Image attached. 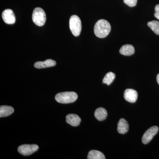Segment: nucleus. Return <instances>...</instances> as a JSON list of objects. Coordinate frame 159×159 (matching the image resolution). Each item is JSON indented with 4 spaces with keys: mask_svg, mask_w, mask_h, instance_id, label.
Here are the masks:
<instances>
[{
    "mask_svg": "<svg viewBox=\"0 0 159 159\" xmlns=\"http://www.w3.org/2000/svg\"><path fill=\"white\" fill-rule=\"evenodd\" d=\"M47 17L45 12L39 7L35 8L32 13V20L38 26H42L45 24Z\"/></svg>",
    "mask_w": 159,
    "mask_h": 159,
    "instance_id": "3",
    "label": "nucleus"
},
{
    "mask_svg": "<svg viewBox=\"0 0 159 159\" xmlns=\"http://www.w3.org/2000/svg\"><path fill=\"white\" fill-rule=\"evenodd\" d=\"M94 115L98 121H102L105 120L107 117V111L103 107H99L95 111Z\"/></svg>",
    "mask_w": 159,
    "mask_h": 159,
    "instance_id": "12",
    "label": "nucleus"
},
{
    "mask_svg": "<svg viewBox=\"0 0 159 159\" xmlns=\"http://www.w3.org/2000/svg\"><path fill=\"white\" fill-rule=\"evenodd\" d=\"M70 28L71 32L75 36H78L81 32V22L77 15H73L70 20Z\"/></svg>",
    "mask_w": 159,
    "mask_h": 159,
    "instance_id": "4",
    "label": "nucleus"
},
{
    "mask_svg": "<svg viewBox=\"0 0 159 159\" xmlns=\"http://www.w3.org/2000/svg\"><path fill=\"white\" fill-rule=\"evenodd\" d=\"M66 121L72 126H78L81 122V119L76 114H69L66 117Z\"/></svg>",
    "mask_w": 159,
    "mask_h": 159,
    "instance_id": "9",
    "label": "nucleus"
},
{
    "mask_svg": "<svg viewBox=\"0 0 159 159\" xmlns=\"http://www.w3.org/2000/svg\"><path fill=\"white\" fill-rule=\"evenodd\" d=\"M159 128L157 126H153L148 129L144 134L142 138V143L147 144L152 140L155 135L158 133Z\"/></svg>",
    "mask_w": 159,
    "mask_h": 159,
    "instance_id": "6",
    "label": "nucleus"
},
{
    "mask_svg": "<svg viewBox=\"0 0 159 159\" xmlns=\"http://www.w3.org/2000/svg\"><path fill=\"white\" fill-rule=\"evenodd\" d=\"M87 158L88 159H105L104 155L98 150H91L89 152Z\"/></svg>",
    "mask_w": 159,
    "mask_h": 159,
    "instance_id": "15",
    "label": "nucleus"
},
{
    "mask_svg": "<svg viewBox=\"0 0 159 159\" xmlns=\"http://www.w3.org/2000/svg\"><path fill=\"white\" fill-rule=\"evenodd\" d=\"M14 108L9 106H1L0 107V117H5L10 116L14 112Z\"/></svg>",
    "mask_w": 159,
    "mask_h": 159,
    "instance_id": "14",
    "label": "nucleus"
},
{
    "mask_svg": "<svg viewBox=\"0 0 159 159\" xmlns=\"http://www.w3.org/2000/svg\"><path fill=\"white\" fill-rule=\"evenodd\" d=\"M56 65V62L55 61L52 59H48L44 61H37L35 62L34 66L37 69H43L53 67Z\"/></svg>",
    "mask_w": 159,
    "mask_h": 159,
    "instance_id": "10",
    "label": "nucleus"
},
{
    "mask_svg": "<svg viewBox=\"0 0 159 159\" xmlns=\"http://www.w3.org/2000/svg\"><path fill=\"white\" fill-rule=\"evenodd\" d=\"M116 78V75L112 72H109L107 73L102 80L103 83L107 84V85H110L113 82Z\"/></svg>",
    "mask_w": 159,
    "mask_h": 159,
    "instance_id": "16",
    "label": "nucleus"
},
{
    "mask_svg": "<svg viewBox=\"0 0 159 159\" xmlns=\"http://www.w3.org/2000/svg\"><path fill=\"white\" fill-rule=\"evenodd\" d=\"M111 30L110 24L105 20H99L94 26V31L95 35L99 38H103L107 36Z\"/></svg>",
    "mask_w": 159,
    "mask_h": 159,
    "instance_id": "1",
    "label": "nucleus"
},
{
    "mask_svg": "<svg viewBox=\"0 0 159 159\" xmlns=\"http://www.w3.org/2000/svg\"><path fill=\"white\" fill-rule=\"evenodd\" d=\"M157 82L158 84L159 85V74L157 75Z\"/></svg>",
    "mask_w": 159,
    "mask_h": 159,
    "instance_id": "20",
    "label": "nucleus"
},
{
    "mask_svg": "<svg viewBox=\"0 0 159 159\" xmlns=\"http://www.w3.org/2000/svg\"><path fill=\"white\" fill-rule=\"evenodd\" d=\"M155 17L159 20V4L156 5L155 8Z\"/></svg>",
    "mask_w": 159,
    "mask_h": 159,
    "instance_id": "19",
    "label": "nucleus"
},
{
    "mask_svg": "<svg viewBox=\"0 0 159 159\" xmlns=\"http://www.w3.org/2000/svg\"><path fill=\"white\" fill-rule=\"evenodd\" d=\"M138 94L136 91L133 89H127L124 93V98L126 101L134 103L137 101Z\"/></svg>",
    "mask_w": 159,
    "mask_h": 159,
    "instance_id": "8",
    "label": "nucleus"
},
{
    "mask_svg": "<svg viewBox=\"0 0 159 159\" xmlns=\"http://www.w3.org/2000/svg\"><path fill=\"white\" fill-rule=\"evenodd\" d=\"M78 95L74 92H66L59 93L55 96V99L59 103L62 104L73 103L76 101Z\"/></svg>",
    "mask_w": 159,
    "mask_h": 159,
    "instance_id": "2",
    "label": "nucleus"
},
{
    "mask_svg": "<svg viewBox=\"0 0 159 159\" xmlns=\"http://www.w3.org/2000/svg\"><path fill=\"white\" fill-rule=\"evenodd\" d=\"M134 47L131 45L126 44L122 46L120 49L119 52L122 55L125 56H130L134 53Z\"/></svg>",
    "mask_w": 159,
    "mask_h": 159,
    "instance_id": "13",
    "label": "nucleus"
},
{
    "mask_svg": "<svg viewBox=\"0 0 159 159\" xmlns=\"http://www.w3.org/2000/svg\"><path fill=\"white\" fill-rule=\"evenodd\" d=\"M138 0H123V2L129 7H134L136 6Z\"/></svg>",
    "mask_w": 159,
    "mask_h": 159,
    "instance_id": "18",
    "label": "nucleus"
},
{
    "mask_svg": "<svg viewBox=\"0 0 159 159\" xmlns=\"http://www.w3.org/2000/svg\"><path fill=\"white\" fill-rule=\"evenodd\" d=\"M148 27L155 33L159 35V22L156 20L152 21L148 23Z\"/></svg>",
    "mask_w": 159,
    "mask_h": 159,
    "instance_id": "17",
    "label": "nucleus"
},
{
    "mask_svg": "<svg viewBox=\"0 0 159 159\" xmlns=\"http://www.w3.org/2000/svg\"><path fill=\"white\" fill-rule=\"evenodd\" d=\"M3 20L6 24L12 25L16 22V18L14 12L10 9H7L3 11L2 14Z\"/></svg>",
    "mask_w": 159,
    "mask_h": 159,
    "instance_id": "7",
    "label": "nucleus"
},
{
    "mask_svg": "<svg viewBox=\"0 0 159 159\" xmlns=\"http://www.w3.org/2000/svg\"><path fill=\"white\" fill-rule=\"evenodd\" d=\"M38 145L35 144L32 145H23L18 148L19 152L24 156H29L38 150Z\"/></svg>",
    "mask_w": 159,
    "mask_h": 159,
    "instance_id": "5",
    "label": "nucleus"
},
{
    "mask_svg": "<svg viewBox=\"0 0 159 159\" xmlns=\"http://www.w3.org/2000/svg\"><path fill=\"white\" fill-rule=\"evenodd\" d=\"M129 128V126L127 121L123 118L120 119L118 123V132L119 134H125L128 131Z\"/></svg>",
    "mask_w": 159,
    "mask_h": 159,
    "instance_id": "11",
    "label": "nucleus"
}]
</instances>
